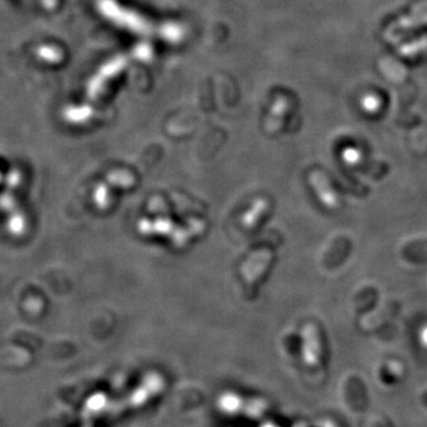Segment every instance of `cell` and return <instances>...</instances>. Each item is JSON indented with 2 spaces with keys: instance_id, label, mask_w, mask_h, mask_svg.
Wrapping results in <instances>:
<instances>
[{
  "instance_id": "2",
  "label": "cell",
  "mask_w": 427,
  "mask_h": 427,
  "mask_svg": "<svg viewBox=\"0 0 427 427\" xmlns=\"http://www.w3.org/2000/svg\"><path fill=\"white\" fill-rule=\"evenodd\" d=\"M264 427H278V426H274V425H265V426Z\"/></svg>"
},
{
  "instance_id": "1",
  "label": "cell",
  "mask_w": 427,
  "mask_h": 427,
  "mask_svg": "<svg viewBox=\"0 0 427 427\" xmlns=\"http://www.w3.org/2000/svg\"><path fill=\"white\" fill-rule=\"evenodd\" d=\"M240 404H241V401H240L238 397H236L234 394H226V395H223V397L219 399V406H221V409L228 413L238 411V407H240Z\"/></svg>"
}]
</instances>
